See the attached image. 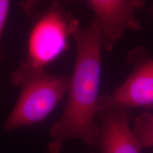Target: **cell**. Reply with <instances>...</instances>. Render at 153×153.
I'll list each match as a JSON object with an SVG mask.
<instances>
[{
	"mask_svg": "<svg viewBox=\"0 0 153 153\" xmlns=\"http://www.w3.org/2000/svg\"><path fill=\"white\" fill-rule=\"evenodd\" d=\"M72 38L76 44V59L70 77L67 101L61 118L52 126L49 153H60L64 143L79 139L97 147L100 127L95 122L99 107L101 78L102 29L94 16L89 26L78 28Z\"/></svg>",
	"mask_w": 153,
	"mask_h": 153,
	"instance_id": "cell-1",
	"label": "cell"
},
{
	"mask_svg": "<svg viewBox=\"0 0 153 153\" xmlns=\"http://www.w3.org/2000/svg\"><path fill=\"white\" fill-rule=\"evenodd\" d=\"M79 23L64 8L62 3L53 1L38 17L30 32L26 57L10 75L16 87L45 71L47 65L68 48L69 38L79 28Z\"/></svg>",
	"mask_w": 153,
	"mask_h": 153,
	"instance_id": "cell-2",
	"label": "cell"
},
{
	"mask_svg": "<svg viewBox=\"0 0 153 153\" xmlns=\"http://www.w3.org/2000/svg\"><path fill=\"white\" fill-rule=\"evenodd\" d=\"M69 83L68 76L47 72L25 82L4 129L11 132L45 119L68 94Z\"/></svg>",
	"mask_w": 153,
	"mask_h": 153,
	"instance_id": "cell-3",
	"label": "cell"
},
{
	"mask_svg": "<svg viewBox=\"0 0 153 153\" xmlns=\"http://www.w3.org/2000/svg\"><path fill=\"white\" fill-rule=\"evenodd\" d=\"M133 70L111 94L100 96L99 105L114 106L128 111L153 108V57L142 47L128 55Z\"/></svg>",
	"mask_w": 153,
	"mask_h": 153,
	"instance_id": "cell-4",
	"label": "cell"
},
{
	"mask_svg": "<svg viewBox=\"0 0 153 153\" xmlns=\"http://www.w3.org/2000/svg\"><path fill=\"white\" fill-rule=\"evenodd\" d=\"M102 29L103 47L111 51L127 30L137 31L140 23L137 12L146 0H87Z\"/></svg>",
	"mask_w": 153,
	"mask_h": 153,
	"instance_id": "cell-5",
	"label": "cell"
},
{
	"mask_svg": "<svg viewBox=\"0 0 153 153\" xmlns=\"http://www.w3.org/2000/svg\"><path fill=\"white\" fill-rule=\"evenodd\" d=\"M126 112L119 107L99 105L97 116L100 135L97 147L101 153H140L143 148L130 128Z\"/></svg>",
	"mask_w": 153,
	"mask_h": 153,
	"instance_id": "cell-6",
	"label": "cell"
},
{
	"mask_svg": "<svg viewBox=\"0 0 153 153\" xmlns=\"http://www.w3.org/2000/svg\"><path fill=\"white\" fill-rule=\"evenodd\" d=\"M133 134L142 148H153V114L144 113L135 120Z\"/></svg>",
	"mask_w": 153,
	"mask_h": 153,
	"instance_id": "cell-7",
	"label": "cell"
},
{
	"mask_svg": "<svg viewBox=\"0 0 153 153\" xmlns=\"http://www.w3.org/2000/svg\"><path fill=\"white\" fill-rule=\"evenodd\" d=\"M43 0H20L19 4L28 16H33L37 14ZM61 3H79L82 0H54Z\"/></svg>",
	"mask_w": 153,
	"mask_h": 153,
	"instance_id": "cell-8",
	"label": "cell"
},
{
	"mask_svg": "<svg viewBox=\"0 0 153 153\" xmlns=\"http://www.w3.org/2000/svg\"><path fill=\"white\" fill-rule=\"evenodd\" d=\"M11 0H0V44H1V37L4 29L6 22L8 17L9 7H10ZM2 60V55L0 51V62Z\"/></svg>",
	"mask_w": 153,
	"mask_h": 153,
	"instance_id": "cell-9",
	"label": "cell"
},
{
	"mask_svg": "<svg viewBox=\"0 0 153 153\" xmlns=\"http://www.w3.org/2000/svg\"><path fill=\"white\" fill-rule=\"evenodd\" d=\"M148 12L153 17V6H151L150 7H149L148 9Z\"/></svg>",
	"mask_w": 153,
	"mask_h": 153,
	"instance_id": "cell-10",
	"label": "cell"
}]
</instances>
